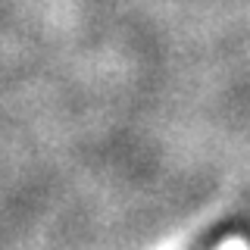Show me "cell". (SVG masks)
Listing matches in <instances>:
<instances>
[{"instance_id":"cell-1","label":"cell","mask_w":250,"mask_h":250,"mask_svg":"<svg viewBox=\"0 0 250 250\" xmlns=\"http://www.w3.org/2000/svg\"><path fill=\"white\" fill-rule=\"evenodd\" d=\"M216 250H250V244H247L244 238H225Z\"/></svg>"}]
</instances>
